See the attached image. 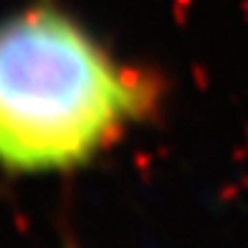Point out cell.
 Returning a JSON list of instances; mask_svg holds the SVG:
<instances>
[{"label": "cell", "mask_w": 248, "mask_h": 248, "mask_svg": "<svg viewBox=\"0 0 248 248\" xmlns=\"http://www.w3.org/2000/svg\"><path fill=\"white\" fill-rule=\"evenodd\" d=\"M160 86L84 23L36 0L0 20V167L53 175L89 165L157 109Z\"/></svg>", "instance_id": "cell-1"}]
</instances>
